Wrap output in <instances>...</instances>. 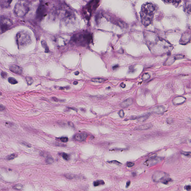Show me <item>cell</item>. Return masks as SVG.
Listing matches in <instances>:
<instances>
[{
  "instance_id": "43",
  "label": "cell",
  "mask_w": 191,
  "mask_h": 191,
  "mask_svg": "<svg viewBox=\"0 0 191 191\" xmlns=\"http://www.w3.org/2000/svg\"><path fill=\"white\" fill-rule=\"evenodd\" d=\"M130 181H128V182H127V184H126V188L128 187H129V186H130Z\"/></svg>"
},
{
  "instance_id": "13",
  "label": "cell",
  "mask_w": 191,
  "mask_h": 191,
  "mask_svg": "<svg viewBox=\"0 0 191 191\" xmlns=\"http://www.w3.org/2000/svg\"><path fill=\"white\" fill-rule=\"evenodd\" d=\"M183 58V56L181 55H177L174 56L170 58L167 60V61L166 62V65H171L176 60H178V59H182Z\"/></svg>"
},
{
  "instance_id": "24",
  "label": "cell",
  "mask_w": 191,
  "mask_h": 191,
  "mask_svg": "<svg viewBox=\"0 0 191 191\" xmlns=\"http://www.w3.org/2000/svg\"><path fill=\"white\" fill-rule=\"evenodd\" d=\"M91 81L95 83H102L105 82L106 81V80L102 78H94L92 79Z\"/></svg>"
},
{
  "instance_id": "8",
  "label": "cell",
  "mask_w": 191,
  "mask_h": 191,
  "mask_svg": "<svg viewBox=\"0 0 191 191\" xmlns=\"http://www.w3.org/2000/svg\"><path fill=\"white\" fill-rule=\"evenodd\" d=\"M46 13V8L43 3H41L39 6L36 12V18L41 20L45 16Z\"/></svg>"
},
{
  "instance_id": "31",
  "label": "cell",
  "mask_w": 191,
  "mask_h": 191,
  "mask_svg": "<svg viewBox=\"0 0 191 191\" xmlns=\"http://www.w3.org/2000/svg\"><path fill=\"white\" fill-rule=\"evenodd\" d=\"M46 162L49 164H51L53 162V159L52 157H49L46 159Z\"/></svg>"
},
{
  "instance_id": "44",
  "label": "cell",
  "mask_w": 191,
  "mask_h": 191,
  "mask_svg": "<svg viewBox=\"0 0 191 191\" xmlns=\"http://www.w3.org/2000/svg\"><path fill=\"white\" fill-rule=\"evenodd\" d=\"M121 86L123 88H124L125 87V85L124 83H122L121 84Z\"/></svg>"
},
{
  "instance_id": "41",
  "label": "cell",
  "mask_w": 191,
  "mask_h": 191,
  "mask_svg": "<svg viewBox=\"0 0 191 191\" xmlns=\"http://www.w3.org/2000/svg\"><path fill=\"white\" fill-rule=\"evenodd\" d=\"M5 109V107L2 105H0V111H3Z\"/></svg>"
},
{
  "instance_id": "38",
  "label": "cell",
  "mask_w": 191,
  "mask_h": 191,
  "mask_svg": "<svg viewBox=\"0 0 191 191\" xmlns=\"http://www.w3.org/2000/svg\"><path fill=\"white\" fill-rule=\"evenodd\" d=\"M109 163H113V164H117V165H119L121 163L117 161H111L109 162Z\"/></svg>"
},
{
  "instance_id": "10",
  "label": "cell",
  "mask_w": 191,
  "mask_h": 191,
  "mask_svg": "<svg viewBox=\"0 0 191 191\" xmlns=\"http://www.w3.org/2000/svg\"><path fill=\"white\" fill-rule=\"evenodd\" d=\"M88 135L86 132L77 133L74 136V138L75 140L79 142H83L86 140Z\"/></svg>"
},
{
  "instance_id": "25",
  "label": "cell",
  "mask_w": 191,
  "mask_h": 191,
  "mask_svg": "<svg viewBox=\"0 0 191 191\" xmlns=\"http://www.w3.org/2000/svg\"><path fill=\"white\" fill-rule=\"evenodd\" d=\"M17 156H18V155H17V154H12L10 155L7 156V157H6V159L8 160H12V159H14L15 158L17 157Z\"/></svg>"
},
{
  "instance_id": "12",
  "label": "cell",
  "mask_w": 191,
  "mask_h": 191,
  "mask_svg": "<svg viewBox=\"0 0 191 191\" xmlns=\"http://www.w3.org/2000/svg\"><path fill=\"white\" fill-rule=\"evenodd\" d=\"M165 110V108L162 106H158L150 110V111L152 112L158 114H162Z\"/></svg>"
},
{
  "instance_id": "40",
  "label": "cell",
  "mask_w": 191,
  "mask_h": 191,
  "mask_svg": "<svg viewBox=\"0 0 191 191\" xmlns=\"http://www.w3.org/2000/svg\"><path fill=\"white\" fill-rule=\"evenodd\" d=\"M191 188L190 185H187L185 187V188L187 191L190 190H191Z\"/></svg>"
},
{
  "instance_id": "34",
  "label": "cell",
  "mask_w": 191,
  "mask_h": 191,
  "mask_svg": "<svg viewBox=\"0 0 191 191\" xmlns=\"http://www.w3.org/2000/svg\"><path fill=\"white\" fill-rule=\"evenodd\" d=\"M181 154H183L184 155H185L187 157H190L191 156L190 152H187V151H182Z\"/></svg>"
},
{
  "instance_id": "9",
  "label": "cell",
  "mask_w": 191,
  "mask_h": 191,
  "mask_svg": "<svg viewBox=\"0 0 191 191\" xmlns=\"http://www.w3.org/2000/svg\"><path fill=\"white\" fill-rule=\"evenodd\" d=\"M162 160V158L161 157H157L156 156H153L150 157L145 162L144 165L148 166H152L159 163Z\"/></svg>"
},
{
  "instance_id": "49",
  "label": "cell",
  "mask_w": 191,
  "mask_h": 191,
  "mask_svg": "<svg viewBox=\"0 0 191 191\" xmlns=\"http://www.w3.org/2000/svg\"><path fill=\"white\" fill-rule=\"evenodd\" d=\"M2 95V93L1 92H0V95Z\"/></svg>"
},
{
  "instance_id": "36",
  "label": "cell",
  "mask_w": 191,
  "mask_h": 191,
  "mask_svg": "<svg viewBox=\"0 0 191 191\" xmlns=\"http://www.w3.org/2000/svg\"><path fill=\"white\" fill-rule=\"evenodd\" d=\"M119 115L120 116L121 118L124 117V111L123 110H121L119 111Z\"/></svg>"
},
{
  "instance_id": "15",
  "label": "cell",
  "mask_w": 191,
  "mask_h": 191,
  "mask_svg": "<svg viewBox=\"0 0 191 191\" xmlns=\"http://www.w3.org/2000/svg\"><path fill=\"white\" fill-rule=\"evenodd\" d=\"M152 125L150 123L145 124L143 125L137 126L135 128V130H143L150 129L152 127Z\"/></svg>"
},
{
  "instance_id": "30",
  "label": "cell",
  "mask_w": 191,
  "mask_h": 191,
  "mask_svg": "<svg viewBox=\"0 0 191 191\" xmlns=\"http://www.w3.org/2000/svg\"><path fill=\"white\" fill-rule=\"evenodd\" d=\"M23 187V185L21 184H17L14 185L13 187V188L15 190H21Z\"/></svg>"
},
{
  "instance_id": "4",
  "label": "cell",
  "mask_w": 191,
  "mask_h": 191,
  "mask_svg": "<svg viewBox=\"0 0 191 191\" xmlns=\"http://www.w3.org/2000/svg\"><path fill=\"white\" fill-rule=\"evenodd\" d=\"M30 10V4L27 0H19L15 5L14 12L19 18L24 17Z\"/></svg>"
},
{
  "instance_id": "29",
  "label": "cell",
  "mask_w": 191,
  "mask_h": 191,
  "mask_svg": "<svg viewBox=\"0 0 191 191\" xmlns=\"http://www.w3.org/2000/svg\"><path fill=\"white\" fill-rule=\"evenodd\" d=\"M61 156H62V158L66 161H69L70 159V157H69V155L66 153H62Z\"/></svg>"
},
{
  "instance_id": "46",
  "label": "cell",
  "mask_w": 191,
  "mask_h": 191,
  "mask_svg": "<svg viewBox=\"0 0 191 191\" xmlns=\"http://www.w3.org/2000/svg\"><path fill=\"white\" fill-rule=\"evenodd\" d=\"M118 66L117 65H115V66H113V69H115L117 68L118 67Z\"/></svg>"
},
{
  "instance_id": "1",
  "label": "cell",
  "mask_w": 191,
  "mask_h": 191,
  "mask_svg": "<svg viewBox=\"0 0 191 191\" xmlns=\"http://www.w3.org/2000/svg\"><path fill=\"white\" fill-rule=\"evenodd\" d=\"M156 10L155 5L152 3H147L142 6L140 14L144 26H147L152 23Z\"/></svg>"
},
{
  "instance_id": "48",
  "label": "cell",
  "mask_w": 191,
  "mask_h": 191,
  "mask_svg": "<svg viewBox=\"0 0 191 191\" xmlns=\"http://www.w3.org/2000/svg\"><path fill=\"white\" fill-rule=\"evenodd\" d=\"M78 83L77 82H74V85H77V84H78Z\"/></svg>"
},
{
  "instance_id": "42",
  "label": "cell",
  "mask_w": 191,
  "mask_h": 191,
  "mask_svg": "<svg viewBox=\"0 0 191 191\" xmlns=\"http://www.w3.org/2000/svg\"><path fill=\"white\" fill-rule=\"evenodd\" d=\"M167 123H169V124H171L173 122V120L171 119V118H169V119H168L167 120Z\"/></svg>"
},
{
  "instance_id": "39",
  "label": "cell",
  "mask_w": 191,
  "mask_h": 191,
  "mask_svg": "<svg viewBox=\"0 0 191 191\" xmlns=\"http://www.w3.org/2000/svg\"><path fill=\"white\" fill-rule=\"evenodd\" d=\"M134 165H135V164H134V163H132V162H129L128 163L127 166H128V167H129V168H130V167H132V166H133Z\"/></svg>"
},
{
  "instance_id": "21",
  "label": "cell",
  "mask_w": 191,
  "mask_h": 191,
  "mask_svg": "<svg viewBox=\"0 0 191 191\" xmlns=\"http://www.w3.org/2000/svg\"><path fill=\"white\" fill-rule=\"evenodd\" d=\"M185 11H187L188 13H190L191 9L190 1H188L185 4Z\"/></svg>"
},
{
  "instance_id": "45",
  "label": "cell",
  "mask_w": 191,
  "mask_h": 191,
  "mask_svg": "<svg viewBox=\"0 0 191 191\" xmlns=\"http://www.w3.org/2000/svg\"><path fill=\"white\" fill-rule=\"evenodd\" d=\"M68 124L70 126L71 125L72 127H73V126H74V124H73L71 122H69Z\"/></svg>"
},
{
  "instance_id": "14",
  "label": "cell",
  "mask_w": 191,
  "mask_h": 191,
  "mask_svg": "<svg viewBox=\"0 0 191 191\" xmlns=\"http://www.w3.org/2000/svg\"><path fill=\"white\" fill-rule=\"evenodd\" d=\"M133 103V100L132 98H129L126 99L120 104V106L122 108H127L131 106Z\"/></svg>"
},
{
  "instance_id": "18",
  "label": "cell",
  "mask_w": 191,
  "mask_h": 191,
  "mask_svg": "<svg viewBox=\"0 0 191 191\" xmlns=\"http://www.w3.org/2000/svg\"><path fill=\"white\" fill-rule=\"evenodd\" d=\"M165 3L172 4L174 5H177L180 3L181 0H162Z\"/></svg>"
},
{
  "instance_id": "27",
  "label": "cell",
  "mask_w": 191,
  "mask_h": 191,
  "mask_svg": "<svg viewBox=\"0 0 191 191\" xmlns=\"http://www.w3.org/2000/svg\"><path fill=\"white\" fill-rule=\"evenodd\" d=\"M26 80L28 85H31L33 83V80L31 77H27L26 78Z\"/></svg>"
},
{
  "instance_id": "37",
  "label": "cell",
  "mask_w": 191,
  "mask_h": 191,
  "mask_svg": "<svg viewBox=\"0 0 191 191\" xmlns=\"http://www.w3.org/2000/svg\"><path fill=\"white\" fill-rule=\"evenodd\" d=\"M21 144L23 145H24V146H26L28 147H31V145L29 144L28 143H27L26 142L23 141V142H21Z\"/></svg>"
},
{
  "instance_id": "23",
  "label": "cell",
  "mask_w": 191,
  "mask_h": 191,
  "mask_svg": "<svg viewBox=\"0 0 191 191\" xmlns=\"http://www.w3.org/2000/svg\"><path fill=\"white\" fill-rule=\"evenodd\" d=\"M41 44H42V46L45 50V52L46 53H48L49 52V49L48 48V45L46 42L45 41H42L41 42Z\"/></svg>"
},
{
  "instance_id": "33",
  "label": "cell",
  "mask_w": 191,
  "mask_h": 191,
  "mask_svg": "<svg viewBox=\"0 0 191 191\" xmlns=\"http://www.w3.org/2000/svg\"><path fill=\"white\" fill-rule=\"evenodd\" d=\"M61 141L63 143H66L68 141V137H62L60 139Z\"/></svg>"
},
{
  "instance_id": "11",
  "label": "cell",
  "mask_w": 191,
  "mask_h": 191,
  "mask_svg": "<svg viewBox=\"0 0 191 191\" xmlns=\"http://www.w3.org/2000/svg\"><path fill=\"white\" fill-rule=\"evenodd\" d=\"M9 69L13 73L18 74H21L23 72V69L22 68L15 65H11L9 67Z\"/></svg>"
},
{
  "instance_id": "19",
  "label": "cell",
  "mask_w": 191,
  "mask_h": 191,
  "mask_svg": "<svg viewBox=\"0 0 191 191\" xmlns=\"http://www.w3.org/2000/svg\"><path fill=\"white\" fill-rule=\"evenodd\" d=\"M185 99L184 98H183V97H178L177 98H176L174 99L173 101L174 104H176L178 101H179V104L180 103H183V102H184L185 101Z\"/></svg>"
},
{
  "instance_id": "35",
  "label": "cell",
  "mask_w": 191,
  "mask_h": 191,
  "mask_svg": "<svg viewBox=\"0 0 191 191\" xmlns=\"http://www.w3.org/2000/svg\"><path fill=\"white\" fill-rule=\"evenodd\" d=\"M1 75L2 78L5 79V78H7V73L5 72H2L1 73Z\"/></svg>"
},
{
  "instance_id": "16",
  "label": "cell",
  "mask_w": 191,
  "mask_h": 191,
  "mask_svg": "<svg viewBox=\"0 0 191 191\" xmlns=\"http://www.w3.org/2000/svg\"><path fill=\"white\" fill-rule=\"evenodd\" d=\"M190 35L188 33H185L183 35V36L181 37V40L180 42H181V44H185L187 43L188 41H190Z\"/></svg>"
},
{
  "instance_id": "2",
  "label": "cell",
  "mask_w": 191,
  "mask_h": 191,
  "mask_svg": "<svg viewBox=\"0 0 191 191\" xmlns=\"http://www.w3.org/2000/svg\"><path fill=\"white\" fill-rule=\"evenodd\" d=\"M93 37L90 33L87 31L77 33L73 35L71 39L72 43L77 46H85L92 41Z\"/></svg>"
},
{
  "instance_id": "17",
  "label": "cell",
  "mask_w": 191,
  "mask_h": 191,
  "mask_svg": "<svg viewBox=\"0 0 191 191\" xmlns=\"http://www.w3.org/2000/svg\"><path fill=\"white\" fill-rule=\"evenodd\" d=\"M12 0H0V5L2 7H7L9 6Z\"/></svg>"
},
{
  "instance_id": "20",
  "label": "cell",
  "mask_w": 191,
  "mask_h": 191,
  "mask_svg": "<svg viewBox=\"0 0 191 191\" xmlns=\"http://www.w3.org/2000/svg\"><path fill=\"white\" fill-rule=\"evenodd\" d=\"M149 116V114H146V115H144V116H141V117L137 118V119H138V121H139V122H144L148 118Z\"/></svg>"
},
{
  "instance_id": "6",
  "label": "cell",
  "mask_w": 191,
  "mask_h": 191,
  "mask_svg": "<svg viewBox=\"0 0 191 191\" xmlns=\"http://www.w3.org/2000/svg\"><path fill=\"white\" fill-rule=\"evenodd\" d=\"M152 177L155 182H161L165 184H168L172 180L168 174L163 171H156L153 174Z\"/></svg>"
},
{
  "instance_id": "26",
  "label": "cell",
  "mask_w": 191,
  "mask_h": 191,
  "mask_svg": "<svg viewBox=\"0 0 191 191\" xmlns=\"http://www.w3.org/2000/svg\"><path fill=\"white\" fill-rule=\"evenodd\" d=\"M8 82L11 84H16L18 83V82L17 80L13 78V77H9L8 78Z\"/></svg>"
},
{
  "instance_id": "5",
  "label": "cell",
  "mask_w": 191,
  "mask_h": 191,
  "mask_svg": "<svg viewBox=\"0 0 191 191\" xmlns=\"http://www.w3.org/2000/svg\"><path fill=\"white\" fill-rule=\"evenodd\" d=\"M100 2V0H90L84 8V14L87 19L89 20L90 18L91 15L98 7Z\"/></svg>"
},
{
  "instance_id": "28",
  "label": "cell",
  "mask_w": 191,
  "mask_h": 191,
  "mask_svg": "<svg viewBox=\"0 0 191 191\" xmlns=\"http://www.w3.org/2000/svg\"><path fill=\"white\" fill-rule=\"evenodd\" d=\"M150 78V75L148 73H145L142 77V79L143 81H146Z\"/></svg>"
},
{
  "instance_id": "32",
  "label": "cell",
  "mask_w": 191,
  "mask_h": 191,
  "mask_svg": "<svg viewBox=\"0 0 191 191\" xmlns=\"http://www.w3.org/2000/svg\"><path fill=\"white\" fill-rule=\"evenodd\" d=\"M65 177L69 179H72L73 178H75L76 177L75 175H73V174H67L65 175Z\"/></svg>"
},
{
  "instance_id": "7",
  "label": "cell",
  "mask_w": 191,
  "mask_h": 191,
  "mask_svg": "<svg viewBox=\"0 0 191 191\" xmlns=\"http://www.w3.org/2000/svg\"><path fill=\"white\" fill-rule=\"evenodd\" d=\"M12 21L6 17L2 16L0 18V34L6 32L11 27Z\"/></svg>"
},
{
  "instance_id": "22",
  "label": "cell",
  "mask_w": 191,
  "mask_h": 191,
  "mask_svg": "<svg viewBox=\"0 0 191 191\" xmlns=\"http://www.w3.org/2000/svg\"><path fill=\"white\" fill-rule=\"evenodd\" d=\"M105 183L103 180H98L94 181L93 183L94 186L95 187L99 186L101 185H103L105 184Z\"/></svg>"
},
{
  "instance_id": "3",
  "label": "cell",
  "mask_w": 191,
  "mask_h": 191,
  "mask_svg": "<svg viewBox=\"0 0 191 191\" xmlns=\"http://www.w3.org/2000/svg\"><path fill=\"white\" fill-rule=\"evenodd\" d=\"M16 39L19 49L27 46L31 43L30 34L29 32L24 30H21L17 33Z\"/></svg>"
},
{
  "instance_id": "47",
  "label": "cell",
  "mask_w": 191,
  "mask_h": 191,
  "mask_svg": "<svg viewBox=\"0 0 191 191\" xmlns=\"http://www.w3.org/2000/svg\"><path fill=\"white\" fill-rule=\"evenodd\" d=\"M79 74V72L78 71L76 72H75V75H78Z\"/></svg>"
}]
</instances>
